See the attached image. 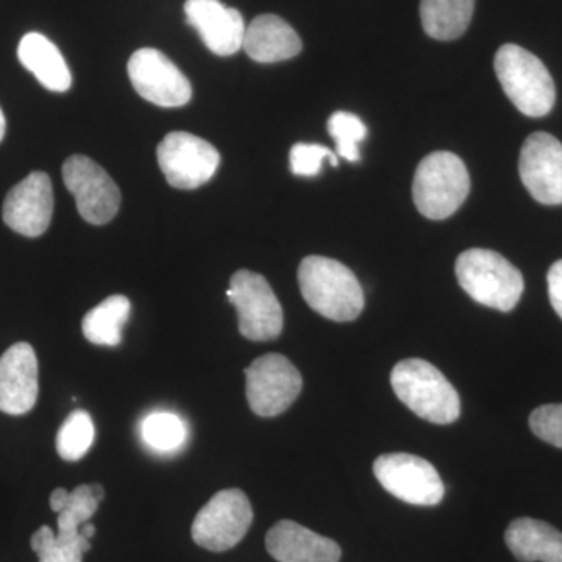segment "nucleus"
<instances>
[{"mask_svg":"<svg viewBox=\"0 0 562 562\" xmlns=\"http://www.w3.org/2000/svg\"><path fill=\"white\" fill-rule=\"evenodd\" d=\"M227 297L238 312L239 333L255 342L273 341L283 330V310L271 284L260 273L238 271Z\"/></svg>","mask_w":562,"mask_h":562,"instance_id":"423d86ee","label":"nucleus"},{"mask_svg":"<svg viewBox=\"0 0 562 562\" xmlns=\"http://www.w3.org/2000/svg\"><path fill=\"white\" fill-rule=\"evenodd\" d=\"M547 283H549V297L554 312L562 319V260L554 262L547 273Z\"/></svg>","mask_w":562,"mask_h":562,"instance_id":"c756f323","label":"nucleus"},{"mask_svg":"<svg viewBox=\"0 0 562 562\" xmlns=\"http://www.w3.org/2000/svg\"><path fill=\"white\" fill-rule=\"evenodd\" d=\"M373 473L384 491L409 505H439L446 494L438 471L416 454H382L373 462Z\"/></svg>","mask_w":562,"mask_h":562,"instance_id":"1a4fd4ad","label":"nucleus"},{"mask_svg":"<svg viewBox=\"0 0 562 562\" xmlns=\"http://www.w3.org/2000/svg\"><path fill=\"white\" fill-rule=\"evenodd\" d=\"M475 0H420L422 27L431 38H460L471 24Z\"/></svg>","mask_w":562,"mask_h":562,"instance_id":"412c9836","label":"nucleus"},{"mask_svg":"<svg viewBox=\"0 0 562 562\" xmlns=\"http://www.w3.org/2000/svg\"><path fill=\"white\" fill-rule=\"evenodd\" d=\"M462 290L487 308L508 313L522 297V273L501 254L487 249L462 251L454 265Z\"/></svg>","mask_w":562,"mask_h":562,"instance_id":"7ed1b4c3","label":"nucleus"},{"mask_svg":"<svg viewBox=\"0 0 562 562\" xmlns=\"http://www.w3.org/2000/svg\"><path fill=\"white\" fill-rule=\"evenodd\" d=\"M128 77L140 98L162 109H177L191 101L190 80L160 50H136L128 60Z\"/></svg>","mask_w":562,"mask_h":562,"instance_id":"f8f14e48","label":"nucleus"},{"mask_svg":"<svg viewBox=\"0 0 562 562\" xmlns=\"http://www.w3.org/2000/svg\"><path fill=\"white\" fill-rule=\"evenodd\" d=\"M531 431L543 442L562 449V405H543L530 416Z\"/></svg>","mask_w":562,"mask_h":562,"instance_id":"c85d7f7f","label":"nucleus"},{"mask_svg":"<svg viewBox=\"0 0 562 562\" xmlns=\"http://www.w3.org/2000/svg\"><path fill=\"white\" fill-rule=\"evenodd\" d=\"M251 520L254 509L243 491H220L195 516L192 539L210 552H227L243 541Z\"/></svg>","mask_w":562,"mask_h":562,"instance_id":"0eeeda50","label":"nucleus"},{"mask_svg":"<svg viewBox=\"0 0 562 562\" xmlns=\"http://www.w3.org/2000/svg\"><path fill=\"white\" fill-rule=\"evenodd\" d=\"M3 222L11 231L38 238L49 228L54 214V190L46 172H32L11 188L3 202Z\"/></svg>","mask_w":562,"mask_h":562,"instance_id":"4468645a","label":"nucleus"},{"mask_svg":"<svg viewBox=\"0 0 562 562\" xmlns=\"http://www.w3.org/2000/svg\"><path fill=\"white\" fill-rule=\"evenodd\" d=\"M80 532L81 536H83V538L90 539L91 541V539L94 538L95 535V527L94 525L87 522L85 525H81Z\"/></svg>","mask_w":562,"mask_h":562,"instance_id":"2f4dec72","label":"nucleus"},{"mask_svg":"<svg viewBox=\"0 0 562 562\" xmlns=\"http://www.w3.org/2000/svg\"><path fill=\"white\" fill-rule=\"evenodd\" d=\"M184 14L213 54L231 57L243 49L246 24L238 10L221 0H187Z\"/></svg>","mask_w":562,"mask_h":562,"instance_id":"dca6fc26","label":"nucleus"},{"mask_svg":"<svg viewBox=\"0 0 562 562\" xmlns=\"http://www.w3.org/2000/svg\"><path fill=\"white\" fill-rule=\"evenodd\" d=\"M131 312L132 303L125 295H110L83 317L81 330L85 338L95 346H120L122 328Z\"/></svg>","mask_w":562,"mask_h":562,"instance_id":"4be33fe9","label":"nucleus"},{"mask_svg":"<svg viewBox=\"0 0 562 562\" xmlns=\"http://www.w3.org/2000/svg\"><path fill=\"white\" fill-rule=\"evenodd\" d=\"M505 541L516 560L522 562H562V532L542 520H513Z\"/></svg>","mask_w":562,"mask_h":562,"instance_id":"6ab92c4d","label":"nucleus"},{"mask_svg":"<svg viewBox=\"0 0 562 562\" xmlns=\"http://www.w3.org/2000/svg\"><path fill=\"white\" fill-rule=\"evenodd\" d=\"M69 491H66L65 487H58L52 492L50 495V508L54 513H60L63 508H65L66 503L69 501Z\"/></svg>","mask_w":562,"mask_h":562,"instance_id":"7c9ffc66","label":"nucleus"},{"mask_svg":"<svg viewBox=\"0 0 562 562\" xmlns=\"http://www.w3.org/2000/svg\"><path fill=\"white\" fill-rule=\"evenodd\" d=\"M299 286L305 302L321 316L350 322L364 310L360 281L342 262L327 257H306L299 266Z\"/></svg>","mask_w":562,"mask_h":562,"instance_id":"f257e3e1","label":"nucleus"},{"mask_svg":"<svg viewBox=\"0 0 562 562\" xmlns=\"http://www.w3.org/2000/svg\"><path fill=\"white\" fill-rule=\"evenodd\" d=\"M63 180L76 198L77 210L85 221L103 225L116 216L121 191L98 162L85 155H74L63 165Z\"/></svg>","mask_w":562,"mask_h":562,"instance_id":"9b49d317","label":"nucleus"},{"mask_svg":"<svg viewBox=\"0 0 562 562\" xmlns=\"http://www.w3.org/2000/svg\"><path fill=\"white\" fill-rule=\"evenodd\" d=\"M31 546L40 562H81L91 549L90 539L83 538L81 532L79 538L61 539L47 525L33 532Z\"/></svg>","mask_w":562,"mask_h":562,"instance_id":"393cba45","label":"nucleus"},{"mask_svg":"<svg viewBox=\"0 0 562 562\" xmlns=\"http://www.w3.org/2000/svg\"><path fill=\"white\" fill-rule=\"evenodd\" d=\"M266 549L279 562H339L341 547L292 520H280L266 535Z\"/></svg>","mask_w":562,"mask_h":562,"instance_id":"f3484780","label":"nucleus"},{"mask_svg":"<svg viewBox=\"0 0 562 562\" xmlns=\"http://www.w3.org/2000/svg\"><path fill=\"white\" fill-rule=\"evenodd\" d=\"M38 398V358L31 344L18 342L0 357V412L22 416Z\"/></svg>","mask_w":562,"mask_h":562,"instance_id":"2eb2a0df","label":"nucleus"},{"mask_svg":"<svg viewBox=\"0 0 562 562\" xmlns=\"http://www.w3.org/2000/svg\"><path fill=\"white\" fill-rule=\"evenodd\" d=\"M328 133L336 143V151L347 161L360 160V143L366 139L368 128L357 114L336 111L328 120Z\"/></svg>","mask_w":562,"mask_h":562,"instance_id":"bb28decb","label":"nucleus"},{"mask_svg":"<svg viewBox=\"0 0 562 562\" xmlns=\"http://www.w3.org/2000/svg\"><path fill=\"white\" fill-rule=\"evenodd\" d=\"M325 161L330 162L336 168L339 165L338 155L328 147L321 146V144L299 143L292 146L290 165L294 176H317Z\"/></svg>","mask_w":562,"mask_h":562,"instance_id":"cd10ccee","label":"nucleus"},{"mask_svg":"<svg viewBox=\"0 0 562 562\" xmlns=\"http://www.w3.org/2000/svg\"><path fill=\"white\" fill-rule=\"evenodd\" d=\"M144 441L158 452H172L179 449L187 438V428L176 414L154 413L143 422Z\"/></svg>","mask_w":562,"mask_h":562,"instance_id":"a878e982","label":"nucleus"},{"mask_svg":"<svg viewBox=\"0 0 562 562\" xmlns=\"http://www.w3.org/2000/svg\"><path fill=\"white\" fill-rule=\"evenodd\" d=\"M471 191V177L460 157L435 151L419 162L413 181V199L422 216L442 221L457 213Z\"/></svg>","mask_w":562,"mask_h":562,"instance_id":"39448f33","label":"nucleus"},{"mask_svg":"<svg viewBox=\"0 0 562 562\" xmlns=\"http://www.w3.org/2000/svg\"><path fill=\"white\" fill-rule=\"evenodd\" d=\"M520 179L535 201L543 205L562 203V144L550 133H532L519 158Z\"/></svg>","mask_w":562,"mask_h":562,"instance_id":"ddd939ff","label":"nucleus"},{"mask_svg":"<svg viewBox=\"0 0 562 562\" xmlns=\"http://www.w3.org/2000/svg\"><path fill=\"white\" fill-rule=\"evenodd\" d=\"M7 131V121L5 116H3V111L0 109V140L3 139V136H5Z\"/></svg>","mask_w":562,"mask_h":562,"instance_id":"473e14b6","label":"nucleus"},{"mask_svg":"<svg viewBox=\"0 0 562 562\" xmlns=\"http://www.w3.org/2000/svg\"><path fill=\"white\" fill-rule=\"evenodd\" d=\"M94 424L90 414L76 409L63 422L57 432V452L65 461H79L94 441Z\"/></svg>","mask_w":562,"mask_h":562,"instance_id":"b1692460","label":"nucleus"},{"mask_svg":"<svg viewBox=\"0 0 562 562\" xmlns=\"http://www.w3.org/2000/svg\"><path fill=\"white\" fill-rule=\"evenodd\" d=\"M391 384L398 401L424 420L449 425L460 417V395L431 362L417 358L398 362Z\"/></svg>","mask_w":562,"mask_h":562,"instance_id":"f03ea898","label":"nucleus"},{"mask_svg":"<svg viewBox=\"0 0 562 562\" xmlns=\"http://www.w3.org/2000/svg\"><path fill=\"white\" fill-rule=\"evenodd\" d=\"M221 155L209 140L187 132L165 136L158 146V165L177 190H195L213 179Z\"/></svg>","mask_w":562,"mask_h":562,"instance_id":"9d476101","label":"nucleus"},{"mask_svg":"<svg viewBox=\"0 0 562 562\" xmlns=\"http://www.w3.org/2000/svg\"><path fill=\"white\" fill-rule=\"evenodd\" d=\"M18 57L46 90L65 92L72 85V76L61 52L41 33H27L21 40Z\"/></svg>","mask_w":562,"mask_h":562,"instance_id":"aec40b11","label":"nucleus"},{"mask_svg":"<svg viewBox=\"0 0 562 562\" xmlns=\"http://www.w3.org/2000/svg\"><path fill=\"white\" fill-rule=\"evenodd\" d=\"M243 49L254 61L279 63L297 57L302 52V41L280 16L261 14L246 27Z\"/></svg>","mask_w":562,"mask_h":562,"instance_id":"a211bd4d","label":"nucleus"},{"mask_svg":"<svg viewBox=\"0 0 562 562\" xmlns=\"http://www.w3.org/2000/svg\"><path fill=\"white\" fill-rule=\"evenodd\" d=\"M494 68L503 91L525 116L542 117L552 111L557 101L554 81L531 52L505 44L495 54Z\"/></svg>","mask_w":562,"mask_h":562,"instance_id":"20e7f679","label":"nucleus"},{"mask_svg":"<svg viewBox=\"0 0 562 562\" xmlns=\"http://www.w3.org/2000/svg\"><path fill=\"white\" fill-rule=\"evenodd\" d=\"M103 497L105 492L101 484H81L70 492L68 503L58 513V538H79L81 525L90 522Z\"/></svg>","mask_w":562,"mask_h":562,"instance_id":"5701e85b","label":"nucleus"},{"mask_svg":"<svg viewBox=\"0 0 562 562\" xmlns=\"http://www.w3.org/2000/svg\"><path fill=\"white\" fill-rule=\"evenodd\" d=\"M244 373L247 402L257 416H280L302 392L301 372L283 355H262Z\"/></svg>","mask_w":562,"mask_h":562,"instance_id":"6e6552de","label":"nucleus"}]
</instances>
